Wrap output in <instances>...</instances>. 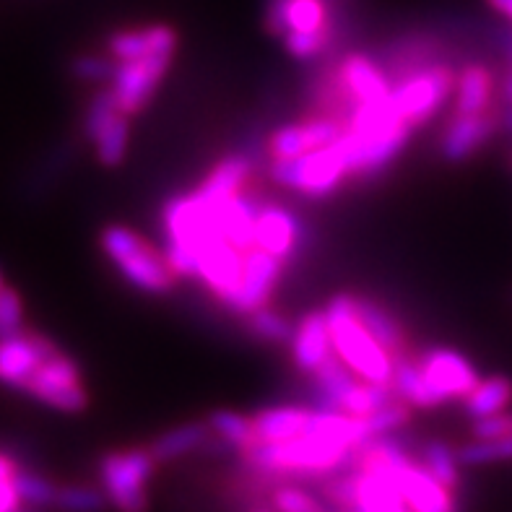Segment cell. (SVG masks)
I'll return each mask as SVG.
<instances>
[{
  "label": "cell",
  "mask_w": 512,
  "mask_h": 512,
  "mask_svg": "<svg viewBox=\"0 0 512 512\" xmlns=\"http://www.w3.org/2000/svg\"><path fill=\"white\" fill-rule=\"evenodd\" d=\"M422 463L432 471V476L445 484L450 489H458L461 484V471H458V453L450 448L448 442L442 440H432L427 442L422 448Z\"/></svg>",
  "instance_id": "f1b7e54d"
},
{
  "label": "cell",
  "mask_w": 512,
  "mask_h": 512,
  "mask_svg": "<svg viewBox=\"0 0 512 512\" xmlns=\"http://www.w3.org/2000/svg\"><path fill=\"white\" fill-rule=\"evenodd\" d=\"M255 172V159L245 151L240 154H227L224 159L214 164V169L198 182V193L208 201H224V198H232V195L242 193L245 188H250V177Z\"/></svg>",
  "instance_id": "ffe728a7"
},
{
  "label": "cell",
  "mask_w": 512,
  "mask_h": 512,
  "mask_svg": "<svg viewBox=\"0 0 512 512\" xmlns=\"http://www.w3.org/2000/svg\"><path fill=\"white\" fill-rule=\"evenodd\" d=\"M99 247L130 286L146 294H169L175 289L177 276L169 268L164 253H156L154 247L130 227L107 224L99 234Z\"/></svg>",
  "instance_id": "7a4b0ae2"
},
{
  "label": "cell",
  "mask_w": 512,
  "mask_h": 512,
  "mask_svg": "<svg viewBox=\"0 0 512 512\" xmlns=\"http://www.w3.org/2000/svg\"><path fill=\"white\" fill-rule=\"evenodd\" d=\"M338 37H341V32H286L279 39L284 50L294 60L310 63V60H318L323 55H328L333 50V45L338 42Z\"/></svg>",
  "instance_id": "4316f807"
},
{
  "label": "cell",
  "mask_w": 512,
  "mask_h": 512,
  "mask_svg": "<svg viewBox=\"0 0 512 512\" xmlns=\"http://www.w3.org/2000/svg\"><path fill=\"white\" fill-rule=\"evenodd\" d=\"M94 149H97V159L102 167L115 169L125 162V154H128L130 143V115L120 112L104 125L102 130L94 138Z\"/></svg>",
  "instance_id": "484cf974"
},
{
  "label": "cell",
  "mask_w": 512,
  "mask_h": 512,
  "mask_svg": "<svg viewBox=\"0 0 512 512\" xmlns=\"http://www.w3.org/2000/svg\"><path fill=\"white\" fill-rule=\"evenodd\" d=\"M497 13H502L507 21H512V0H487Z\"/></svg>",
  "instance_id": "ab89813d"
},
{
  "label": "cell",
  "mask_w": 512,
  "mask_h": 512,
  "mask_svg": "<svg viewBox=\"0 0 512 512\" xmlns=\"http://www.w3.org/2000/svg\"><path fill=\"white\" fill-rule=\"evenodd\" d=\"M292 362L302 375H315L328 359L333 357V341H331V325L328 315L323 310H310L305 318L294 325L292 341Z\"/></svg>",
  "instance_id": "9a60e30c"
},
{
  "label": "cell",
  "mask_w": 512,
  "mask_h": 512,
  "mask_svg": "<svg viewBox=\"0 0 512 512\" xmlns=\"http://www.w3.org/2000/svg\"><path fill=\"white\" fill-rule=\"evenodd\" d=\"M354 474V507L357 512H414L388 471L351 466Z\"/></svg>",
  "instance_id": "e0dca14e"
},
{
  "label": "cell",
  "mask_w": 512,
  "mask_h": 512,
  "mask_svg": "<svg viewBox=\"0 0 512 512\" xmlns=\"http://www.w3.org/2000/svg\"><path fill=\"white\" fill-rule=\"evenodd\" d=\"M512 403V380L507 375H492L479 380L468 398L463 401L468 419H481V416L502 414Z\"/></svg>",
  "instance_id": "cb8c5ba5"
},
{
  "label": "cell",
  "mask_w": 512,
  "mask_h": 512,
  "mask_svg": "<svg viewBox=\"0 0 512 512\" xmlns=\"http://www.w3.org/2000/svg\"><path fill=\"white\" fill-rule=\"evenodd\" d=\"M250 512H276V510H273V507H255V510Z\"/></svg>",
  "instance_id": "7bdbcfd3"
},
{
  "label": "cell",
  "mask_w": 512,
  "mask_h": 512,
  "mask_svg": "<svg viewBox=\"0 0 512 512\" xmlns=\"http://www.w3.org/2000/svg\"><path fill=\"white\" fill-rule=\"evenodd\" d=\"M211 440H214V435H211L208 422H188L162 432V435L151 442L149 450L156 458V463H172L185 458V455L195 453V450H201Z\"/></svg>",
  "instance_id": "7402d4cb"
},
{
  "label": "cell",
  "mask_w": 512,
  "mask_h": 512,
  "mask_svg": "<svg viewBox=\"0 0 512 512\" xmlns=\"http://www.w3.org/2000/svg\"><path fill=\"white\" fill-rule=\"evenodd\" d=\"M58 351L50 338L34 331H19L0 338V383L24 390L39 364Z\"/></svg>",
  "instance_id": "30bf717a"
},
{
  "label": "cell",
  "mask_w": 512,
  "mask_h": 512,
  "mask_svg": "<svg viewBox=\"0 0 512 512\" xmlns=\"http://www.w3.org/2000/svg\"><path fill=\"white\" fill-rule=\"evenodd\" d=\"M333 512H357V510H338V507H336V510H333Z\"/></svg>",
  "instance_id": "f6af8a7d"
},
{
  "label": "cell",
  "mask_w": 512,
  "mask_h": 512,
  "mask_svg": "<svg viewBox=\"0 0 512 512\" xmlns=\"http://www.w3.org/2000/svg\"><path fill=\"white\" fill-rule=\"evenodd\" d=\"M24 331V302L11 286L0 289V338Z\"/></svg>",
  "instance_id": "d590c367"
},
{
  "label": "cell",
  "mask_w": 512,
  "mask_h": 512,
  "mask_svg": "<svg viewBox=\"0 0 512 512\" xmlns=\"http://www.w3.org/2000/svg\"><path fill=\"white\" fill-rule=\"evenodd\" d=\"M333 6H338V8H344V6H349L351 0H331Z\"/></svg>",
  "instance_id": "b9f144b4"
},
{
  "label": "cell",
  "mask_w": 512,
  "mask_h": 512,
  "mask_svg": "<svg viewBox=\"0 0 512 512\" xmlns=\"http://www.w3.org/2000/svg\"><path fill=\"white\" fill-rule=\"evenodd\" d=\"M24 393L65 414H81L89 409V393L81 383V370L63 351L39 364L32 380L26 383Z\"/></svg>",
  "instance_id": "8992f818"
},
{
  "label": "cell",
  "mask_w": 512,
  "mask_h": 512,
  "mask_svg": "<svg viewBox=\"0 0 512 512\" xmlns=\"http://www.w3.org/2000/svg\"><path fill=\"white\" fill-rule=\"evenodd\" d=\"M169 65H172V55L117 60V71L110 81V89L115 91L117 104L125 115H138L151 102V97L167 76Z\"/></svg>",
  "instance_id": "9c48e42d"
},
{
  "label": "cell",
  "mask_w": 512,
  "mask_h": 512,
  "mask_svg": "<svg viewBox=\"0 0 512 512\" xmlns=\"http://www.w3.org/2000/svg\"><path fill=\"white\" fill-rule=\"evenodd\" d=\"M271 507L276 512H333L318 494L292 481H281L271 489Z\"/></svg>",
  "instance_id": "83f0119b"
},
{
  "label": "cell",
  "mask_w": 512,
  "mask_h": 512,
  "mask_svg": "<svg viewBox=\"0 0 512 512\" xmlns=\"http://www.w3.org/2000/svg\"><path fill=\"white\" fill-rule=\"evenodd\" d=\"M315 414V406H266L253 414V427L258 445H273V442L297 440L307 432Z\"/></svg>",
  "instance_id": "d6986e66"
},
{
  "label": "cell",
  "mask_w": 512,
  "mask_h": 512,
  "mask_svg": "<svg viewBox=\"0 0 512 512\" xmlns=\"http://www.w3.org/2000/svg\"><path fill=\"white\" fill-rule=\"evenodd\" d=\"M120 112L123 110H120L115 91L110 89V84L104 86V89L94 91V97L89 99V107H86L84 112V136L89 138V141H94L99 130L110 123L112 117L120 115Z\"/></svg>",
  "instance_id": "1f68e13d"
},
{
  "label": "cell",
  "mask_w": 512,
  "mask_h": 512,
  "mask_svg": "<svg viewBox=\"0 0 512 512\" xmlns=\"http://www.w3.org/2000/svg\"><path fill=\"white\" fill-rule=\"evenodd\" d=\"M500 117H502V130H505L507 136H512V104L510 107H502Z\"/></svg>",
  "instance_id": "60d3db41"
},
{
  "label": "cell",
  "mask_w": 512,
  "mask_h": 512,
  "mask_svg": "<svg viewBox=\"0 0 512 512\" xmlns=\"http://www.w3.org/2000/svg\"><path fill=\"white\" fill-rule=\"evenodd\" d=\"M510 71H512V68H510Z\"/></svg>",
  "instance_id": "7dc6e473"
},
{
  "label": "cell",
  "mask_w": 512,
  "mask_h": 512,
  "mask_svg": "<svg viewBox=\"0 0 512 512\" xmlns=\"http://www.w3.org/2000/svg\"><path fill=\"white\" fill-rule=\"evenodd\" d=\"M156 471V458L149 448L117 450L102 455L99 481L107 500L120 512H149V487Z\"/></svg>",
  "instance_id": "5b68a950"
},
{
  "label": "cell",
  "mask_w": 512,
  "mask_h": 512,
  "mask_svg": "<svg viewBox=\"0 0 512 512\" xmlns=\"http://www.w3.org/2000/svg\"><path fill=\"white\" fill-rule=\"evenodd\" d=\"M3 286H6V281H3V271H0V289H3Z\"/></svg>",
  "instance_id": "ee69618b"
},
{
  "label": "cell",
  "mask_w": 512,
  "mask_h": 512,
  "mask_svg": "<svg viewBox=\"0 0 512 512\" xmlns=\"http://www.w3.org/2000/svg\"><path fill=\"white\" fill-rule=\"evenodd\" d=\"M13 484H16V492H19L24 505H32V507L55 505L58 487H55L50 479H45V476L34 474V471H16Z\"/></svg>",
  "instance_id": "d6a6232c"
},
{
  "label": "cell",
  "mask_w": 512,
  "mask_h": 512,
  "mask_svg": "<svg viewBox=\"0 0 512 512\" xmlns=\"http://www.w3.org/2000/svg\"><path fill=\"white\" fill-rule=\"evenodd\" d=\"M500 130L502 117L497 110L487 112V115H455L453 112L442 128L437 149H440V156L445 162H466Z\"/></svg>",
  "instance_id": "7c38bea8"
},
{
  "label": "cell",
  "mask_w": 512,
  "mask_h": 512,
  "mask_svg": "<svg viewBox=\"0 0 512 512\" xmlns=\"http://www.w3.org/2000/svg\"><path fill=\"white\" fill-rule=\"evenodd\" d=\"M16 463H13V458H8V455L0 453V479H11V476H16Z\"/></svg>",
  "instance_id": "f35d334b"
},
{
  "label": "cell",
  "mask_w": 512,
  "mask_h": 512,
  "mask_svg": "<svg viewBox=\"0 0 512 512\" xmlns=\"http://www.w3.org/2000/svg\"><path fill=\"white\" fill-rule=\"evenodd\" d=\"M510 167H512V154H510Z\"/></svg>",
  "instance_id": "bcb514c9"
},
{
  "label": "cell",
  "mask_w": 512,
  "mask_h": 512,
  "mask_svg": "<svg viewBox=\"0 0 512 512\" xmlns=\"http://www.w3.org/2000/svg\"><path fill=\"white\" fill-rule=\"evenodd\" d=\"M471 435L474 440H500V437L512 435V414H494V416H481L474 419L471 424Z\"/></svg>",
  "instance_id": "8d00e7d4"
},
{
  "label": "cell",
  "mask_w": 512,
  "mask_h": 512,
  "mask_svg": "<svg viewBox=\"0 0 512 512\" xmlns=\"http://www.w3.org/2000/svg\"><path fill=\"white\" fill-rule=\"evenodd\" d=\"M494 97H500V84H497L492 68L484 63L463 65L455 76V115H487L494 110Z\"/></svg>",
  "instance_id": "ac0fdd59"
},
{
  "label": "cell",
  "mask_w": 512,
  "mask_h": 512,
  "mask_svg": "<svg viewBox=\"0 0 512 512\" xmlns=\"http://www.w3.org/2000/svg\"><path fill=\"white\" fill-rule=\"evenodd\" d=\"M455 76L458 73L453 71V65L448 60L406 73V76L393 81L390 102L401 115V120H406L414 130L422 128L432 117L440 115L445 110V104L453 99Z\"/></svg>",
  "instance_id": "277c9868"
},
{
  "label": "cell",
  "mask_w": 512,
  "mask_h": 512,
  "mask_svg": "<svg viewBox=\"0 0 512 512\" xmlns=\"http://www.w3.org/2000/svg\"><path fill=\"white\" fill-rule=\"evenodd\" d=\"M286 263L276 255L253 247L245 255V271H242V289L240 297L234 302L232 312L234 315H250L258 307H266L271 302L276 286H279L281 276H284Z\"/></svg>",
  "instance_id": "5bb4252c"
},
{
  "label": "cell",
  "mask_w": 512,
  "mask_h": 512,
  "mask_svg": "<svg viewBox=\"0 0 512 512\" xmlns=\"http://www.w3.org/2000/svg\"><path fill=\"white\" fill-rule=\"evenodd\" d=\"M21 497L11 479H0V512H19Z\"/></svg>",
  "instance_id": "74e56055"
},
{
  "label": "cell",
  "mask_w": 512,
  "mask_h": 512,
  "mask_svg": "<svg viewBox=\"0 0 512 512\" xmlns=\"http://www.w3.org/2000/svg\"><path fill=\"white\" fill-rule=\"evenodd\" d=\"M117 71V60L107 58V55H94V52H86V55H78L71 63V73L84 81V84H110L112 76Z\"/></svg>",
  "instance_id": "836d02e7"
},
{
  "label": "cell",
  "mask_w": 512,
  "mask_h": 512,
  "mask_svg": "<svg viewBox=\"0 0 512 512\" xmlns=\"http://www.w3.org/2000/svg\"><path fill=\"white\" fill-rule=\"evenodd\" d=\"M247 328L253 331V336L268 341V344H289L294 333V325L268 305L247 315Z\"/></svg>",
  "instance_id": "f546056e"
},
{
  "label": "cell",
  "mask_w": 512,
  "mask_h": 512,
  "mask_svg": "<svg viewBox=\"0 0 512 512\" xmlns=\"http://www.w3.org/2000/svg\"><path fill=\"white\" fill-rule=\"evenodd\" d=\"M328 325H331L333 354L349 367L359 380L380 385H393L396 359L377 341L375 333L364 325L357 310V294L341 292L325 305Z\"/></svg>",
  "instance_id": "6da1fadb"
},
{
  "label": "cell",
  "mask_w": 512,
  "mask_h": 512,
  "mask_svg": "<svg viewBox=\"0 0 512 512\" xmlns=\"http://www.w3.org/2000/svg\"><path fill=\"white\" fill-rule=\"evenodd\" d=\"M107 502V494L89 487H58L55 494V507L63 512H102Z\"/></svg>",
  "instance_id": "e575fe53"
},
{
  "label": "cell",
  "mask_w": 512,
  "mask_h": 512,
  "mask_svg": "<svg viewBox=\"0 0 512 512\" xmlns=\"http://www.w3.org/2000/svg\"><path fill=\"white\" fill-rule=\"evenodd\" d=\"M341 81H344L346 91H349L354 107L359 104L383 102L393 91V76L383 65L380 58H372L367 52L351 50L336 60Z\"/></svg>",
  "instance_id": "4fadbf2b"
},
{
  "label": "cell",
  "mask_w": 512,
  "mask_h": 512,
  "mask_svg": "<svg viewBox=\"0 0 512 512\" xmlns=\"http://www.w3.org/2000/svg\"><path fill=\"white\" fill-rule=\"evenodd\" d=\"M393 388H396L398 398L409 403L411 409H437V406H442L435 390L429 388L427 377H424L416 357L398 359L396 375H393Z\"/></svg>",
  "instance_id": "603a6c76"
},
{
  "label": "cell",
  "mask_w": 512,
  "mask_h": 512,
  "mask_svg": "<svg viewBox=\"0 0 512 512\" xmlns=\"http://www.w3.org/2000/svg\"><path fill=\"white\" fill-rule=\"evenodd\" d=\"M208 427H211V435L219 437V442L224 448L237 450L240 455L258 445L253 416L237 414V411L232 409H219L208 414Z\"/></svg>",
  "instance_id": "d4e9b609"
},
{
  "label": "cell",
  "mask_w": 512,
  "mask_h": 512,
  "mask_svg": "<svg viewBox=\"0 0 512 512\" xmlns=\"http://www.w3.org/2000/svg\"><path fill=\"white\" fill-rule=\"evenodd\" d=\"M346 123L331 115H320L312 112L310 117L286 123L276 128L271 136L266 138V156L268 162H281V159H297V156L307 154V151L323 149L331 146L333 141L344 136Z\"/></svg>",
  "instance_id": "52a82bcc"
},
{
  "label": "cell",
  "mask_w": 512,
  "mask_h": 512,
  "mask_svg": "<svg viewBox=\"0 0 512 512\" xmlns=\"http://www.w3.org/2000/svg\"><path fill=\"white\" fill-rule=\"evenodd\" d=\"M255 247L292 263L305 250V224L292 208L266 201L255 224Z\"/></svg>",
  "instance_id": "8fae6325"
},
{
  "label": "cell",
  "mask_w": 512,
  "mask_h": 512,
  "mask_svg": "<svg viewBox=\"0 0 512 512\" xmlns=\"http://www.w3.org/2000/svg\"><path fill=\"white\" fill-rule=\"evenodd\" d=\"M268 180L302 198L323 201L344 188V182L351 180V172L341 143L333 141L331 146L307 151L297 159L268 162Z\"/></svg>",
  "instance_id": "3957f363"
},
{
  "label": "cell",
  "mask_w": 512,
  "mask_h": 512,
  "mask_svg": "<svg viewBox=\"0 0 512 512\" xmlns=\"http://www.w3.org/2000/svg\"><path fill=\"white\" fill-rule=\"evenodd\" d=\"M177 29L169 24H151L143 29H120L107 37V52L115 60L151 58V55H172L177 52Z\"/></svg>",
  "instance_id": "2e32d148"
},
{
  "label": "cell",
  "mask_w": 512,
  "mask_h": 512,
  "mask_svg": "<svg viewBox=\"0 0 512 512\" xmlns=\"http://www.w3.org/2000/svg\"><path fill=\"white\" fill-rule=\"evenodd\" d=\"M357 310L359 318L364 320V325H367V328L377 336V341L390 351V357L396 359V362L403 357H411L409 336H406L403 325L398 323V318L393 312H388L380 302H375V299L370 297H357Z\"/></svg>",
  "instance_id": "44dd1931"
},
{
  "label": "cell",
  "mask_w": 512,
  "mask_h": 512,
  "mask_svg": "<svg viewBox=\"0 0 512 512\" xmlns=\"http://www.w3.org/2000/svg\"><path fill=\"white\" fill-rule=\"evenodd\" d=\"M458 461L463 466H487V463L512 461V435L500 440H474L458 450Z\"/></svg>",
  "instance_id": "4dcf8cb0"
},
{
  "label": "cell",
  "mask_w": 512,
  "mask_h": 512,
  "mask_svg": "<svg viewBox=\"0 0 512 512\" xmlns=\"http://www.w3.org/2000/svg\"><path fill=\"white\" fill-rule=\"evenodd\" d=\"M427 377L429 388L435 390L442 406L450 401H466L468 393L479 385L481 375L471 364V359L463 357L461 351L450 346H432L422 351V357H416Z\"/></svg>",
  "instance_id": "ba28073f"
}]
</instances>
